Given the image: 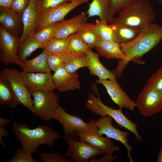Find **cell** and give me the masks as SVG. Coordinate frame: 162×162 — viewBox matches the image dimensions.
<instances>
[{
	"label": "cell",
	"instance_id": "cell-1",
	"mask_svg": "<svg viewBox=\"0 0 162 162\" xmlns=\"http://www.w3.org/2000/svg\"><path fill=\"white\" fill-rule=\"evenodd\" d=\"M162 40V26L153 22L146 23L140 29L138 34L132 41L119 44L128 62L132 61L143 63L139 60L145 54L156 46Z\"/></svg>",
	"mask_w": 162,
	"mask_h": 162
},
{
	"label": "cell",
	"instance_id": "cell-2",
	"mask_svg": "<svg viewBox=\"0 0 162 162\" xmlns=\"http://www.w3.org/2000/svg\"><path fill=\"white\" fill-rule=\"evenodd\" d=\"M12 128L16 138L21 143L22 148L32 153L38 152V147L42 145L52 148L60 135L47 125L38 126L31 129L26 123H20L14 120Z\"/></svg>",
	"mask_w": 162,
	"mask_h": 162
},
{
	"label": "cell",
	"instance_id": "cell-3",
	"mask_svg": "<svg viewBox=\"0 0 162 162\" xmlns=\"http://www.w3.org/2000/svg\"><path fill=\"white\" fill-rule=\"evenodd\" d=\"M119 12L118 17H113L111 22L138 29L146 23L153 22L156 18L148 0H135Z\"/></svg>",
	"mask_w": 162,
	"mask_h": 162
},
{
	"label": "cell",
	"instance_id": "cell-4",
	"mask_svg": "<svg viewBox=\"0 0 162 162\" xmlns=\"http://www.w3.org/2000/svg\"><path fill=\"white\" fill-rule=\"evenodd\" d=\"M94 92L97 96L92 92L88 93V100L85 103L86 107L97 115L101 117L109 116L119 125L132 133L137 140L142 141V139L137 130V124L126 117L122 109H115L104 104L100 100L98 89H96Z\"/></svg>",
	"mask_w": 162,
	"mask_h": 162
},
{
	"label": "cell",
	"instance_id": "cell-5",
	"mask_svg": "<svg viewBox=\"0 0 162 162\" xmlns=\"http://www.w3.org/2000/svg\"><path fill=\"white\" fill-rule=\"evenodd\" d=\"M52 119L58 121L62 126L65 136H69L77 139L79 134L83 132L91 130L96 125L95 120L85 122L80 117L67 112L59 105L56 109Z\"/></svg>",
	"mask_w": 162,
	"mask_h": 162
},
{
	"label": "cell",
	"instance_id": "cell-6",
	"mask_svg": "<svg viewBox=\"0 0 162 162\" xmlns=\"http://www.w3.org/2000/svg\"><path fill=\"white\" fill-rule=\"evenodd\" d=\"M0 75L8 81L19 104L32 112L33 100L31 97L32 94L25 85L22 72L14 69L7 68L2 70Z\"/></svg>",
	"mask_w": 162,
	"mask_h": 162
},
{
	"label": "cell",
	"instance_id": "cell-7",
	"mask_svg": "<svg viewBox=\"0 0 162 162\" xmlns=\"http://www.w3.org/2000/svg\"><path fill=\"white\" fill-rule=\"evenodd\" d=\"M33 98L32 113L43 120L49 121L59 105V97L53 91H37L32 94Z\"/></svg>",
	"mask_w": 162,
	"mask_h": 162
},
{
	"label": "cell",
	"instance_id": "cell-8",
	"mask_svg": "<svg viewBox=\"0 0 162 162\" xmlns=\"http://www.w3.org/2000/svg\"><path fill=\"white\" fill-rule=\"evenodd\" d=\"M20 37L14 35L1 26H0V61L5 66L17 64L22 68L24 63L17 54Z\"/></svg>",
	"mask_w": 162,
	"mask_h": 162
},
{
	"label": "cell",
	"instance_id": "cell-9",
	"mask_svg": "<svg viewBox=\"0 0 162 162\" xmlns=\"http://www.w3.org/2000/svg\"><path fill=\"white\" fill-rule=\"evenodd\" d=\"M64 139L68 145L64 156L75 162H89L97 156L104 155L100 149L84 141H77L69 136H65Z\"/></svg>",
	"mask_w": 162,
	"mask_h": 162
},
{
	"label": "cell",
	"instance_id": "cell-10",
	"mask_svg": "<svg viewBox=\"0 0 162 162\" xmlns=\"http://www.w3.org/2000/svg\"><path fill=\"white\" fill-rule=\"evenodd\" d=\"M135 102L139 112L145 117L152 116L162 110V95L146 85Z\"/></svg>",
	"mask_w": 162,
	"mask_h": 162
},
{
	"label": "cell",
	"instance_id": "cell-11",
	"mask_svg": "<svg viewBox=\"0 0 162 162\" xmlns=\"http://www.w3.org/2000/svg\"><path fill=\"white\" fill-rule=\"evenodd\" d=\"M88 1L79 0L40 11L39 23L36 32L64 19L65 16L70 12Z\"/></svg>",
	"mask_w": 162,
	"mask_h": 162
},
{
	"label": "cell",
	"instance_id": "cell-12",
	"mask_svg": "<svg viewBox=\"0 0 162 162\" xmlns=\"http://www.w3.org/2000/svg\"><path fill=\"white\" fill-rule=\"evenodd\" d=\"M112 117L106 115L102 116L98 120H95V123L97 127L95 133L98 136L105 135L108 138L122 143L127 150L128 155L130 161L133 162L130 152L133 147L129 144L128 139L129 133L122 131L113 126L112 124Z\"/></svg>",
	"mask_w": 162,
	"mask_h": 162
},
{
	"label": "cell",
	"instance_id": "cell-13",
	"mask_svg": "<svg viewBox=\"0 0 162 162\" xmlns=\"http://www.w3.org/2000/svg\"><path fill=\"white\" fill-rule=\"evenodd\" d=\"M22 73L25 85L32 94L37 91H53L56 89L51 72Z\"/></svg>",
	"mask_w": 162,
	"mask_h": 162
},
{
	"label": "cell",
	"instance_id": "cell-14",
	"mask_svg": "<svg viewBox=\"0 0 162 162\" xmlns=\"http://www.w3.org/2000/svg\"><path fill=\"white\" fill-rule=\"evenodd\" d=\"M96 82L102 84L106 88L112 100L118 105L119 108H126L132 110L136 106V103L122 88L116 79H98Z\"/></svg>",
	"mask_w": 162,
	"mask_h": 162
},
{
	"label": "cell",
	"instance_id": "cell-15",
	"mask_svg": "<svg viewBox=\"0 0 162 162\" xmlns=\"http://www.w3.org/2000/svg\"><path fill=\"white\" fill-rule=\"evenodd\" d=\"M96 126L94 128L80 133V140L84 141L94 147L98 148L106 156H112L115 152H119V147L115 145L110 138L98 135L95 133Z\"/></svg>",
	"mask_w": 162,
	"mask_h": 162
},
{
	"label": "cell",
	"instance_id": "cell-16",
	"mask_svg": "<svg viewBox=\"0 0 162 162\" xmlns=\"http://www.w3.org/2000/svg\"><path fill=\"white\" fill-rule=\"evenodd\" d=\"M40 11L36 0H30L29 6L22 15L23 30L20 37V44L28 36L36 32L39 23Z\"/></svg>",
	"mask_w": 162,
	"mask_h": 162
},
{
	"label": "cell",
	"instance_id": "cell-17",
	"mask_svg": "<svg viewBox=\"0 0 162 162\" xmlns=\"http://www.w3.org/2000/svg\"><path fill=\"white\" fill-rule=\"evenodd\" d=\"M56 89L60 92L79 89L81 82L76 72L70 73L63 66L52 75Z\"/></svg>",
	"mask_w": 162,
	"mask_h": 162
},
{
	"label": "cell",
	"instance_id": "cell-18",
	"mask_svg": "<svg viewBox=\"0 0 162 162\" xmlns=\"http://www.w3.org/2000/svg\"><path fill=\"white\" fill-rule=\"evenodd\" d=\"M88 18L87 12H82L70 19L57 22V29L54 38H64L76 32Z\"/></svg>",
	"mask_w": 162,
	"mask_h": 162
},
{
	"label": "cell",
	"instance_id": "cell-19",
	"mask_svg": "<svg viewBox=\"0 0 162 162\" xmlns=\"http://www.w3.org/2000/svg\"><path fill=\"white\" fill-rule=\"evenodd\" d=\"M22 15L10 9L0 7L1 26L14 35L19 36L22 33L23 24Z\"/></svg>",
	"mask_w": 162,
	"mask_h": 162
},
{
	"label": "cell",
	"instance_id": "cell-20",
	"mask_svg": "<svg viewBox=\"0 0 162 162\" xmlns=\"http://www.w3.org/2000/svg\"><path fill=\"white\" fill-rule=\"evenodd\" d=\"M88 67L91 75L97 76L99 79L114 80L117 78L112 71L106 68L99 59V54L89 49L86 52Z\"/></svg>",
	"mask_w": 162,
	"mask_h": 162
},
{
	"label": "cell",
	"instance_id": "cell-21",
	"mask_svg": "<svg viewBox=\"0 0 162 162\" xmlns=\"http://www.w3.org/2000/svg\"><path fill=\"white\" fill-rule=\"evenodd\" d=\"M87 12L88 18L97 16L100 20L108 24L113 19L111 15L110 0H92Z\"/></svg>",
	"mask_w": 162,
	"mask_h": 162
},
{
	"label": "cell",
	"instance_id": "cell-22",
	"mask_svg": "<svg viewBox=\"0 0 162 162\" xmlns=\"http://www.w3.org/2000/svg\"><path fill=\"white\" fill-rule=\"evenodd\" d=\"M114 41L119 44L129 43L133 40L139 34L140 29L131 28L123 25L111 22Z\"/></svg>",
	"mask_w": 162,
	"mask_h": 162
},
{
	"label": "cell",
	"instance_id": "cell-23",
	"mask_svg": "<svg viewBox=\"0 0 162 162\" xmlns=\"http://www.w3.org/2000/svg\"><path fill=\"white\" fill-rule=\"evenodd\" d=\"M49 52L45 50L36 57L25 60L22 72H51L48 63Z\"/></svg>",
	"mask_w": 162,
	"mask_h": 162
},
{
	"label": "cell",
	"instance_id": "cell-24",
	"mask_svg": "<svg viewBox=\"0 0 162 162\" xmlns=\"http://www.w3.org/2000/svg\"><path fill=\"white\" fill-rule=\"evenodd\" d=\"M44 44L38 40L32 35L28 36L19 45L17 52L19 59L24 62L36 49H44Z\"/></svg>",
	"mask_w": 162,
	"mask_h": 162
},
{
	"label": "cell",
	"instance_id": "cell-25",
	"mask_svg": "<svg viewBox=\"0 0 162 162\" xmlns=\"http://www.w3.org/2000/svg\"><path fill=\"white\" fill-rule=\"evenodd\" d=\"M0 103L13 108L19 104L7 80L0 75Z\"/></svg>",
	"mask_w": 162,
	"mask_h": 162
},
{
	"label": "cell",
	"instance_id": "cell-26",
	"mask_svg": "<svg viewBox=\"0 0 162 162\" xmlns=\"http://www.w3.org/2000/svg\"><path fill=\"white\" fill-rule=\"evenodd\" d=\"M66 55L65 61L63 67L68 71L74 73L81 68H87L88 62L86 53L66 54Z\"/></svg>",
	"mask_w": 162,
	"mask_h": 162
},
{
	"label": "cell",
	"instance_id": "cell-27",
	"mask_svg": "<svg viewBox=\"0 0 162 162\" xmlns=\"http://www.w3.org/2000/svg\"><path fill=\"white\" fill-rule=\"evenodd\" d=\"M85 24L95 31L101 39L115 42L113 30L110 24L98 20H97L95 23L85 22Z\"/></svg>",
	"mask_w": 162,
	"mask_h": 162
},
{
	"label": "cell",
	"instance_id": "cell-28",
	"mask_svg": "<svg viewBox=\"0 0 162 162\" xmlns=\"http://www.w3.org/2000/svg\"><path fill=\"white\" fill-rule=\"evenodd\" d=\"M71 36L60 39L53 38L45 43L44 49L52 54L64 55L66 53Z\"/></svg>",
	"mask_w": 162,
	"mask_h": 162
},
{
	"label": "cell",
	"instance_id": "cell-29",
	"mask_svg": "<svg viewBox=\"0 0 162 162\" xmlns=\"http://www.w3.org/2000/svg\"><path fill=\"white\" fill-rule=\"evenodd\" d=\"M85 23L76 33L79 35L89 49H92L101 39L95 31L87 26Z\"/></svg>",
	"mask_w": 162,
	"mask_h": 162
},
{
	"label": "cell",
	"instance_id": "cell-30",
	"mask_svg": "<svg viewBox=\"0 0 162 162\" xmlns=\"http://www.w3.org/2000/svg\"><path fill=\"white\" fill-rule=\"evenodd\" d=\"M89 49L87 45L76 32L71 35L66 54L86 53Z\"/></svg>",
	"mask_w": 162,
	"mask_h": 162
},
{
	"label": "cell",
	"instance_id": "cell-31",
	"mask_svg": "<svg viewBox=\"0 0 162 162\" xmlns=\"http://www.w3.org/2000/svg\"><path fill=\"white\" fill-rule=\"evenodd\" d=\"M57 28L56 23L35 32L32 35L39 41L45 43L54 38Z\"/></svg>",
	"mask_w": 162,
	"mask_h": 162
},
{
	"label": "cell",
	"instance_id": "cell-32",
	"mask_svg": "<svg viewBox=\"0 0 162 162\" xmlns=\"http://www.w3.org/2000/svg\"><path fill=\"white\" fill-rule=\"evenodd\" d=\"M32 153L19 147L16 149L14 156L8 160L6 162H39L40 161L34 159L32 157Z\"/></svg>",
	"mask_w": 162,
	"mask_h": 162
},
{
	"label": "cell",
	"instance_id": "cell-33",
	"mask_svg": "<svg viewBox=\"0 0 162 162\" xmlns=\"http://www.w3.org/2000/svg\"><path fill=\"white\" fill-rule=\"evenodd\" d=\"M146 85L151 87L162 95V66L152 75Z\"/></svg>",
	"mask_w": 162,
	"mask_h": 162
},
{
	"label": "cell",
	"instance_id": "cell-34",
	"mask_svg": "<svg viewBox=\"0 0 162 162\" xmlns=\"http://www.w3.org/2000/svg\"><path fill=\"white\" fill-rule=\"evenodd\" d=\"M66 58V54L61 56L49 53L48 63L51 70L54 72L62 67L64 63Z\"/></svg>",
	"mask_w": 162,
	"mask_h": 162
},
{
	"label": "cell",
	"instance_id": "cell-35",
	"mask_svg": "<svg viewBox=\"0 0 162 162\" xmlns=\"http://www.w3.org/2000/svg\"><path fill=\"white\" fill-rule=\"evenodd\" d=\"M41 160L43 162H72L69 159H68L64 156H63L60 153L55 152L47 153L39 152Z\"/></svg>",
	"mask_w": 162,
	"mask_h": 162
},
{
	"label": "cell",
	"instance_id": "cell-36",
	"mask_svg": "<svg viewBox=\"0 0 162 162\" xmlns=\"http://www.w3.org/2000/svg\"><path fill=\"white\" fill-rule=\"evenodd\" d=\"M40 11L49 9L70 2L68 0H36Z\"/></svg>",
	"mask_w": 162,
	"mask_h": 162
},
{
	"label": "cell",
	"instance_id": "cell-37",
	"mask_svg": "<svg viewBox=\"0 0 162 162\" xmlns=\"http://www.w3.org/2000/svg\"><path fill=\"white\" fill-rule=\"evenodd\" d=\"M135 0H110L111 15L112 18L118 12L132 3Z\"/></svg>",
	"mask_w": 162,
	"mask_h": 162
},
{
	"label": "cell",
	"instance_id": "cell-38",
	"mask_svg": "<svg viewBox=\"0 0 162 162\" xmlns=\"http://www.w3.org/2000/svg\"><path fill=\"white\" fill-rule=\"evenodd\" d=\"M30 0H13L10 9L20 14H22L29 5Z\"/></svg>",
	"mask_w": 162,
	"mask_h": 162
},
{
	"label": "cell",
	"instance_id": "cell-39",
	"mask_svg": "<svg viewBox=\"0 0 162 162\" xmlns=\"http://www.w3.org/2000/svg\"><path fill=\"white\" fill-rule=\"evenodd\" d=\"M117 155L112 156H104L101 157L98 159L93 158L90 160L91 162H112L117 158Z\"/></svg>",
	"mask_w": 162,
	"mask_h": 162
},
{
	"label": "cell",
	"instance_id": "cell-40",
	"mask_svg": "<svg viewBox=\"0 0 162 162\" xmlns=\"http://www.w3.org/2000/svg\"><path fill=\"white\" fill-rule=\"evenodd\" d=\"M9 133V131L6 130L4 127L0 126V143L2 147L4 148L6 146L5 144L2 140V137L7 136Z\"/></svg>",
	"mask_w": 162,
	"mask_h": 162
},
{
	"label": "cell",
	"instance_id": "cell-41",
	"mask_svg": "<svg viewBox=\"0 0 162 162\" xmlns=\"http://www.w3.org/2000/svg\"><path fill=\"white\" fill-rule=\"evenodd\" d=\"M13 0H0V7L10 9Z\"/></svg>",
	"mask_w": 162,
	"mask_h": 162
},
{
	"label": "cell",
	"instance_id": "cell-42",
	"mask_svg": "<svg viewBox=\"0 0 162 162\" xmlns=\"http://www.w3.org/2000/svg\"><path fill=\"white\" fill-rule=\"evenodd\" d=\"M10 122V121L9 119L0 118V126L5 128L6 125Z\"/></svg>",
	"mask_w": 162,
	"mask_h": 162
},
{
	"label": "cell",
	"instance_id": "cell-43",
	"mask_svg": "<svg viewBox=\"0 0 162 162\" xmlns=\"http://www.w3.org/2000/svg\"><path fill=\"white\" fill-rule=\"evenodd\" d=\"M156 161L157 162H162V145L158 153Z\"/></svg>",
	"mask_w": 162,
	"mask_h": 162
},
{
	"label": "cell",
	"instance_id": "cell-44",
	"mask_svg": "<svg viewBox=\"0 0 162 162\" xmlns=\"http://www.w3.org/2000/svg\"><path fill=\"white\" fill-rule=\"evenodd\" d=\"M70 2H72L77 1L79 0H68Z\"/></svg>",
	"mask_w": 162,
	"mask_h": 162
},
{
	"label": "cell",
	"instance_id": "cell-45",
	"mask_svg": "<svg viewBox=\"0 0 162 162\" xmlns=\"http://www.w3.org/2000/svg\"><path fill=\"white\" fill-rule=\"evenodd\" d=\"M157 1L160 3H162V0H157Z\"/></svg>",
	"mask_w": 162,
	"mask_h": 162
}]
</instances>
